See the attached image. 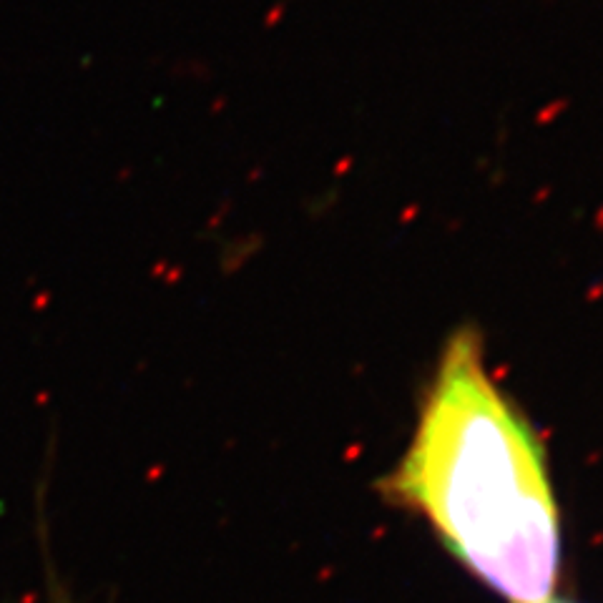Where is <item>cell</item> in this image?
<instances>
[{"instance_id": "6da1fadb", "label": "cell", "mask_w": 603, "mask_h": 603, "mask_svg": "<svg viewBox=\"0 0 603 603\" xmlns=\"http://www.w3.org/2000/svg\"><path fill=\"white\" fill-rule=\"evenodd\" d=\"M388 490L500 598H553L560 523L543 445L490 377L473 325L445 339Z\"/></svg>"}, {"instance_id": "7a4b0ae2", "label": "cell", "mask_w": 603, "mask_h": 603, "mask_svg": "<svg viewBox=\"0 0 603 603\" xmlns=\"http://www.w3.org/2000/svg\"><path fill=\"white\" fill-rule=\"evenodd\" d=\"M48 591H50V603H68L66 593H63V586L58 581H53V578L48 581Z\"/></svg>"}]
</instances>
